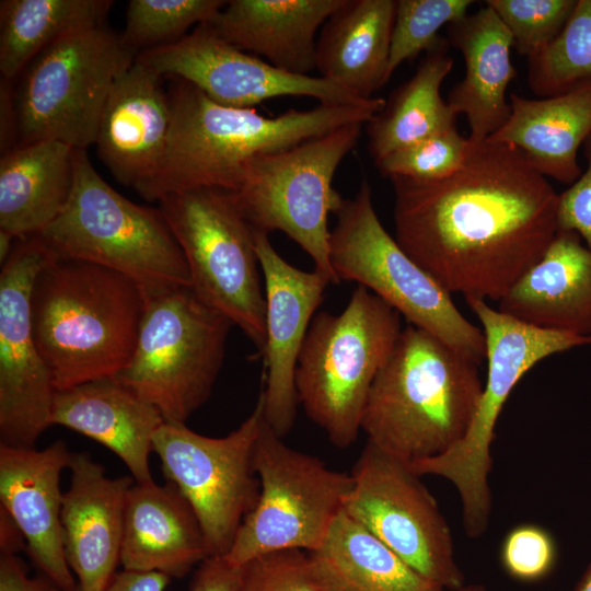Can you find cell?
Instances as JSON below:
<instances>
[{
  "instance_id": "1",
  "label": "cell",
  "mask_w": 591,
  "mask_h": 591,
  "mask_svg": "<svg viewBox=\"0 0 591 591\" xmlns=\"http://www.w3.org/2000/svg\"><path fill=\"white\" fill-rule=\"evenodd\" d=\"M390 179L396 242L464 298L499 302L558 231L559 194L509 143L472 142L464 164L442 178Z\"/></svg>"
},
{
  "instance_id": "2",
  "label": "cell",
  "mask_w": 591,
  "mask_h": 591,
  "mask_svg": "<svg viewBox=\"0 0 591 591\" xmlns=\"http://www.w3.org/2000/svg\"><path fill=\"white\" fill-rule=\"evenodd\" d=\"M171 125L154 176L137 193L148 201L182 190H235L255 157L285 150L347 124H367L381 108L320 104L270 117L254 107L221 105L192 83L172 78Z\"/></svg>"
},
{
  "instance_id": "3",
  "label": "cell",
  "mask_w": 591,
  "mask_h": 591,
  "mask_svg": "<svg viewBox=\"0 0 591 591\" xmlns=\"http://www.w3.org/2000/svg\"><path fill=\"white\" fill-rule=\"evenodd\" d=\"M146 304L132 279L51 253L35 278L31 314L56 391L117 376L134 356Z\"/></svg>"
},
{
  "instance_id": "4",
  "label": "cell",
  "mask_w": 591,
  "mask_h": 591,
  "mask_svg": "<svg viewBox=\"0 0 591 591\" xmlns=\"http://www.w3.org/2000/svg\"><path fill=\"white\" fill-rule=\"evenodd\" d=\"M478 364L424 329L403 328L369 392L361 420L368 442L407 463L449 451L476 413Z\"/></svg>"
},
{
  "instance_id": "5",
  "label": "cell",
  "mask_w": 591,
  "mask_h": 591,
  "mask_svg": "<svg viewBox=\"0 0 591 591\" xmlns=\"http://www.w3.org/2000/svg\"><path fill=\"white\" fill-rule=\"evenodd\" d=\"M36 236L56 257L93 263L132 279L146 297L190 287L185 256L160 209L116 192L86 150H74L67 206Z\"/></svg>"
},
{
  "instance_id": "6",
  "label": "cell",
  "mask_w": 591,
  "mask_h": 591,
  "mask_svg": "<svg viewBox=\"0 0 591 591\" xmlns=\"http://www.w3.org/2000/svg\"><path fill=\"white\" fill-rule=\"evenodd\" d=\"M399 313L358 286L339 314L317 313L296 368L299 404L339 449L361 430L369 392L402 333Z\"/></svg>"
},
{
  "instance_id": "7",
  "label": "cell",
  "mask_w": 591,
  "mask_h": 591,
  "mask_svg": "<svg viewBox=\"0 0 591 591\" xmlns=\"http://www.w3.org/2000/svg\"><path fill=\"white\" fill-rule=\"evenodd\" d=\"M465 300L480 323L488 360L487 380L476 413L466 434L453 448L409 465L420 476H439L455 487L465 533L478 538L486 532L491 515V444L505 403L521 378L536 363L553 355L591 345V337L529 325L494 309L482 298Z\"/></svg>"
},
{
  "instance_id": "8",
  "label": "cell",
  "mask_w": 591,
  "mask_h": 591,
  "mask_svg": "<svg viewBox=\"0 0 591 591\" xmlns=\"http://www.w3.org/2000/svg\"><path fill=\"white\" fill-rule=\"evenodd\" d=\"M329 257L339 281H355L403 315L410 325L439 338L465 357L486 359L482 327L470 322L439 285L382 225L371 186L363 179L335 212Z\"/></svg>"
},
{
  "instance_id": "9",
  "label": "cell",
  "mask_w": 591,
  "mask_h": 591,
  "mask_svg": "<svg viewBox=\"0 0 591 591\" xmlns=\"http://www.w3.org/2000/svg\"><path fill=\"white\" fill-rule=\"evenodd\" d=\"M232 325L190 287L149 296L134 356L115 378L164 421L186 424L211 395Z\"/></svg>"
},
{
  "instance_id": "10",
  "label": "cell",
  "mask_w": 591,
  "mask_h": 591,
  "mask_svg": "<svg viewBox=\"0 0 591 591\" xmlns=\"http://www.w3.org/2000/svg\"><path fill=\"white\" fill-rule=\"evenodd\" d=\"M137 53L105 24L77 30L37 55L15 92L18 147L57 140L86 150L116 79Z\"/></svg>"
},
{
  "instance_id": "11",
  "label": "cell",
  "mask_w": 591,
  "mask_h": 591,
  "mask_svg": "<svg viewBox=\"0 0 591 591\" xmlns=\"http://www.w3.org/2000/svg\"><path fill=\"white\" fill-rule=\"evenodd\" d=\"M158 205L185 256L192 290L237 325L263 354L266 301L255 229L232 192L187 189Z\"/></svg>"
},
{
  "instance_id": "12",
  "label": "cell",
  "mask_w": 591,
  "mask_h": 591,
  "mask_svg": "<svg viewBox=\"0 0 591 591\" xmlns=\"http://www.w3.org/2000/svg\"><path fill=\"white\" fill-rule=\"evenodd\" d=\"M363 125L347 124L291 148L253 158L232 192L255 230L288 235L333 285L340 281L331 263L327 218L344 198L332 183L340 162L357 146Z\"/></svg>"
},
{
  "instance_id": "13",
  "label": "cell",
  "mask_w": 591,
  "mask_h": 591,
  "mask_svg": "<svg viewBox=\"0 0 591 591\" xmlns=\"http://www.w3.org/2000/svg\"><path fill=\"white\" fill-rule=\"evenodd\" d=\"M254 467L260 486L257 503L223 557L243 566L276 551L318 548L344 510L351 475L290 448L266 420L256 442Z\"/></svg>"
},
{
  "instance_id": "14",
  "label": "cell",
  "mask_w": 591,
  "mask_h": 591,
  "mask_svg": "<svg viewBox=\"0 0 591 591\" xmlns=\"http://www.w3.org/2000/svg\"><path fill=\"white\" fill-rule=\"evenodd\" d=\"M265 421L264 394L248 417L221 438L166 422L153 438V452L165 480L176 485L202 528L209 556H225L245 517L259 497L254 467L256 442Z\"/></svg>"
},
{
  "instance_id": "15",
  "label": "cell",
  "mask_w": 591,
  "mask_h": 591,
  "mask_svg": "<svg viewBox=\"0 0 591 591\" xmlns=\"http://www.w3.org/2000/svg\"><path fill=\"white\" fill-rule=\"evenodd\" d=\"M344 511L424 578L456 591L465 577L450 526L409 463L367 442L351 472Z\"/></svg>"
},
{
  "instance_id": "16",
  "label": "cell",
  "mask_w": 591,
  "mask_h": 591,
  "mask_svg": "<svg viewBox=\"0 0 591 591\" xmlns=\"http://www.w3.org/2000/svg\"><path fill=\"white\" fill-rule=\"evenodd\" d=\"M36 236L16 239L0 274V445L35 448L50 427L56 389L34 339L31 296L50 258Z\"/></svg>"
},
{
  "instance_id": "17",
  "label": "cell",
  "mask_w": 591,
  "mask_h": 591,
  "mask_svg": "<svg viewBox=\"0 0 591 591\" xmlns=\"http://www.w3.org/2000/svg\"><path fill=\"white\" fill-rule=\"evenodd\" d=\"M162 77L185 80L212 101L251 108L279 96H309L321 104L383 108L385 100L360 99L322 77L279 69L220 37L208 23L182 39L141 51L136 58Z\"/></svg>"
},
{
  "instance_id": "18",
  "label": "cell",
  "mask_w": 591,
  "mask_h": 591,
  "mask_svg": "<svg viewBox=\"0 0 591 591\" xmlns=\"http://www.w3.org/2000/svg\"><path fill=\"white\" fill-rule=\"evenodd\" d=\"M255 244L266 301L264 414L267 425L283 438L297 417L299 355L331 281L316 269L305 271L288 263L265 232L255 230Z\"/></svg>"
},
{
  "instance_id": "19",
  "label": "cell",
  "mask_w": 591,
  "mask_h": 591,
  "mask_svg": "<svg viewBox=\"0 0 591 591\" xmlns=\"http://www.w3.org/2000/svg\"><path fill=\"white\" fill-rule=\"evenodd\" d=\"M71 453L62 440L43 450L0 445V507L23 534L39 573L62 591L78 584L65 556L61 523L60 476Z\"/></svg>"
},
{
  "instance_id": "20",
  "label": "cell",
  "mask_w": 591,
  "mask_h": 591,
  "mask_svg": "<svg viewBox=\"0 0 591 591\" xmlns=\"http://www.w3.org/2000/svg\"><path fill=\"white\" fill-rule=\"evenodd\" d=\"M62 496L65 556L82 591L106 588L120 565L130 476L111 478L88 452H72Z\"/></svg>"
},
{
  "instance_id": "21",
  "label": "cell",
  "mask_w": 591,
  "mask_h": 591,
  "mask_svg": "<svg viewBox=\"0 0 591 591\" xmlns=\"http://www.w3.org/2000/svg\"><path fill=\"white\" fill-rule=\"evenodd\" d=\"M171 125L163 77L138 61L115 81L99 124V158L114 177L138 192L159 170Z\"/></svg>"
},
{
  "instance_id": "22",
  "label": "cell",
  "mask_w": 591,
  "mask_h": 591,
  "mask_svg": "<svg viewBox=\"0 0 591 591\" xmlns=\"http://www.w3.org/2000/svg\"><path fill=\"white\" fill-rule=\"evenodd\" d=\"M209 551L200 522L170 480L134 483L128 490L120 565L124 570L183 578Z\"/></svg>"
},
{
  "instance_id": "23",
  "label": "cell",
  "mask_w": 591,
  "mask_h": 591,
  "mask_svg": "<svg viewBox=\"0 0 591 591\" xmlns=\"http://www.w3.org/2000/svg\"><path fill=\"white\" fill-rule=\"evenodd\" d=\"M164 419L116 378L100 379L56 391L50 425L89 437L117 455L136 483L153 480L149 456Z\"/></svg>"
},
{
  "instance_id": "24",
  "label": "cell",
  "mask_w": 591,
  "mask_h": 591,
  "mask_svg": "<svg viewBox=\"0 0 591 591\" xmlns=\"http://www.w3.org/2000/svg\"><path fill=\"white\" fill-rule=\"evenodd\" d=\"M447 39L465 61V76L450 90L448 104L456 115L466 116L468 139L478 143L510 117L507 89L517 77L511 62L513 39L488 4L450 23Z\"/></svg>"
},
{
  "instance_id": "25",
  "label": "cell",
  "mask_w": 591,
  "mask_h": 591,
  "mask_svg": "<svg viewBox=\"0 0 591 591\" xmlns=\"http://www.w3.org/2000/svg\"><path fill=\"white\" fill-rule=\"evenodd\" d=\"M498 303L499 311L529 325L591 337V250L576 232L558 230Z\"/></svg>"
},
{
  "instance_id": "26",
  "label": "cell",
  "mask_w": 591,
  "mask_h": 591,
  "mask_svg": "<svg viewBox=\"0 0 591 591\" xmlns=\"http://www.w3.org/2000/svg\"><path fill=\"white\" fill-rule=\"evenodd\" d=\"M344 0H231L208 24L233 46L304 76L315 69L316 33Z\"/></svg>"
},
{
  "instance_id": "27",
  "label": "cell",
  "mask_w": 591,
  "mask_h": 591,
  "mask_svg": "<svg viewBox=\"0 0 591 591\" xmlns=\"http://www.w3.org/2000/svg\"><path fill=\"white\" fill-rule=\"evenodd\" d=\"M507 123L487 139L517 147L545 177L571 185L582 173L578 150L591 135V78L537 100L511 93Z\"/></svg>"
},
{
  "instance_id": "28",
  "label": "cell",
  "mask_w": 591,
  "mask_h": 591,
  "mask_svg": "<svg viewBox=\"0 0 591 591\" xmlns=\"http://www.w3.org/2000/svg\"><path fill=\"white\" fill-rule=\"evenodd\" d=\"M396 0H344L316 42L320 77L369 100L387 79Z\"/></svg>"
},
{
  "instance_id": "29",
  "label": "cell",
  "mask_w": 591,
  "mask_h": 591,
  "mask_svg": "<svg viewBox=\"0 0 591 591\" xmlns=\"http://www.w3.org/2000/svg\"><path fill=\"white\" fill-rule=\"evenodd\" d=\"M74 148L57 140L20 146L0 160V230L15 239L40 233L67 206Z\"/></svg>"
},
{
  "instance_id": "30",
  "label": "cell",
  "mask_w": 591,
  "mask_h": 591,
  "mask_svg": "<svg viewBox=\"0 0 591 591\" xmlns=\"http://www.w3.org/2000/svg\"><path fill=\"white\" fill-rule=\"evenodd\" d=\"M309 556L322 591H445L344 510Z\"/></svg>"
},
{
  "instance_id": "31",
  "label": "cell",
  "mask_w": 591,
  "mask_h": 591,
  "mask_svg": "<svg viewBox=\"0 0 591 591\" xmlns=\"http://www.w3.org/2000/svg\"><path fill=\"white\" fill-rule=\"evenodd\" d=\"M447 38L430 50L410 79L396 88L384 107L366 125L368 149L374 163L390 153L455 127L457 115L440 89L453 68Z\"/></svg>"
},
{
  "instance_id": "32",
  "label": "cell",
  "mask_w": 591,
  "mask_h": 591,
  "mask_svg": "<svg viewBox=\"0 0 591 591\" xmlns=\"http://www.w3.org/2000/svg\"><path fill=\"white\" fill-rule=\"evenodd\" d=\"M114 1L2 0L0 72L12 81L32 60L65 35L105 24Z\"/></svg>"
},
{
  "instance_id": "33",
  "label": "cell",
  "mask_w": 591,
  "mask_h": 591,
  "mask_svg": "<svg viewBox=\"0 0 591 591\" xmlns=\"http://www.w3.org/2000/svg\"><path fill=\"white\" fill-rule=\"evenodd\" d=\"M528 62L529 86L541 97L591 78V0H577L560 34Z\"/></svg>"
},
{
  "instance_id": "34",
  "label": "cell",
  "mask_w": 591,
  "mask_h": 591,
  "mask_svg": "<svg viewBox=\"0 0 591 591\" xmlns=\"http://www.w3.org/2000/svg\"><path fill=\"white\" fill-rule=\"evenodd\" d=\"M223 0H130L121 39L137 54L173 44L192 26L210 22Z\"/></svg>"
},
{
  "instance_id": "35",
  "label": "cell",
  "mask_w": 591,
  "mask_h": 591,
  "mask_svg": "<svg viewBox=\"0 0 591 591\" xmlns=\"http://www.w3.org/2000/svg\"><path fill=\"white\" fill-rule=\"evenodd\" d=\"M472 0H397L387 79L406 60L433 48L443 25L465 16Z\"/></svg>"
},
{
  "instance_id": "36",
  "label": "cell",
  "mask_w": 591,
  "mask_h": 591,
  "mask_svg": "<svg viewBox=\"0 0 591 591\" xmlns=\"http://www.w3.org/2000/svg\"><path fill=\"white\" fill-rule=\"evenodd\" d=\"M472 148L456 126L396 150L375 163L386 177L431 181L451 175L465 162Z\"/></svg>"
},
{
  "instance_id": "37",
  "label": "cell",
  "mask_w": 591,
  "mask_h": 591,
  "mask_svg": "<svg viewBox=\"0 0 591 591\" xmlns=\"http://www.w3.org/2000/svg\"><path fill=\"white\" fill-rule=\"evenodd\" d=\"M577 0H488L509 30L519 54L530 58L563 31Z\"/></svg>"
},
{
  "instance_id": "38",
  "label": "cell",
  "mask_w": 591,
  "mask_h": 591,
  "mask_svg": "<svg viewBox=\"0 0 591 591\" xmlns=\"http://www.w3.org/2000/svg\"><path fill=\"white\" fill-rule=\"evenodd\" d=\"M237 591H322L309 552L282 549L257 556L242 566Z\"/></svg>"
},
{
  "instance_id": "39",
  "label": "cell",
  "mask_w": 591,
  "mask_h": 591,
  "mask_svg": "<svg viewBox=\"0 0 591 591\" xmlns=\"http://www.w3.org/2000/svg\"><path fill=\"white\" fill-rule=\"evenodd\" d=\"M558 556L557 544L549 531L535 523L512 528L500 546V561L511 578L535 582L554 569Z\"/></svg>"
},
{
  "instance_id": "40",
  "label": "cell",
  "mask_w": 591,
  "mask_h": 591,
  "mask_svg": "<svg viewBox=\"0 0 591 591\" xmlns=\"http://www.w3.org/2000/svg\"><path fill=\"white\" fill-rule=\"evenodd\" d=\"M582 146L587 167L559 194L557 222L558 230L576 232L591 250V135Z\"/></svg>"
},
{
  "instance_id": "41",
  "label": "cell",
  "mask_w": 591,
  "mask_h": 591,
  "mask_svg": "<svg viewBox=\"0 0 591 591\" xmlns=\"http://www.w3.org/2000/svg\"><path fill=\"white\" fill-rule=\"evenodd\" d=\"M242 566H234L223 556H209L200 563L187 591H237Z\"/></svg>"
},
{
  "instance_id": "42",
  "label": "cell",
  "mask_w": 591,
  "mask_h": 591,
  "mask_svg": "<svg viewBox=\"0 0 591 591\" xmlns=\"http://www.w3.org/2000/svg\"><path fill=\"white\" fill-rule=\"evenodd\" d=\"M0 591H62L43 573L28 577L24 563L14 553H0Z\"/></svg>"
},
{
  "instance_id": "43",
  "label": "cell",
  "mask_w": 591,
  "mask_h": 591,
  "mask_svg": "<svg viewBox=\"0 0 591 591\" xmlns=\"http://www.w3.org/2000/svg\"><path fill=\"white\" fill-rule=\"evenodd\" d=\"M18 147V114L15 93L11 81L1 78L0 82V148L1 155Z\"/></svg>"
},
{
  "instance_id": "44",
  "label": "cell",
  "mask_w": 591,
  "mask_h": 591,
  "mask_svg": "<svg viewBox=\"0 0 591 591\" xmlns=\"http://www.w3.org/2000/svg\"><path fill=\"white\" fill-rule=\"evenodd\" d=\"M171 578L160 572H138L121 570L101 591H164ZM70 591H82L77 584Z\"/></svg>"
},
{
  "instance_id": "45",
  "label": "cell",
  "mask_w": 591,
  "mask_h": 591,
  "mask_svg": "<svg viewBox=\"0 0 591 591\" xmlns=\"http://www.w3.org/2000/svg\"><path fill=\"white\" fill-rule=\"evenodd\" d=\"M26 551V542L9 513L0 507V553Z\"/></svg>"
},
{
  "instance_id": "46",
  "label": "cell",
  "mask_w": 591,
  "mask_h": 591,
  "mask_svg": "<svg viewBox=\"0 0 591 591\" xmlns=\"http://www.w3.org/2000/svg\"><path fill=\"white\" fill-rule=\"evenodd\" d=\"M15 241H16V239L12 234L0 230V262H1V265L7 260L10 253L12 252V250L14 247V244H15Z\"/></svg>"
},
{
  "instance_id": "47",
  "label": "cell",
  "mask_w": 591,
  "mask_h": 591,
  "mask_svg": "<svg viewBox=\"0 0 591 591\" xmlns=\"http://www.w3.org/2000/svg\"><path fill=\"white\" fill-rule=\"evenodd\" d=\"M572 591H591V561L587 566Z\"/></svg>"
},
{
  "instance_id": "48",
  "label": "cell",
  "mask_w": 591,
  "mask_h": 591,
  "mask_svg": "<svg viewBox=\"0 0 591 591\" xmlns=\"http://www.w3.org/2000/svg\"><path fill=\"white\" fill-rule=\"evenodd\" d=\"M456 591H487V589L483 584L475 583V584L463 586L461 589Z\"/></svg>"
}]
</instances>
